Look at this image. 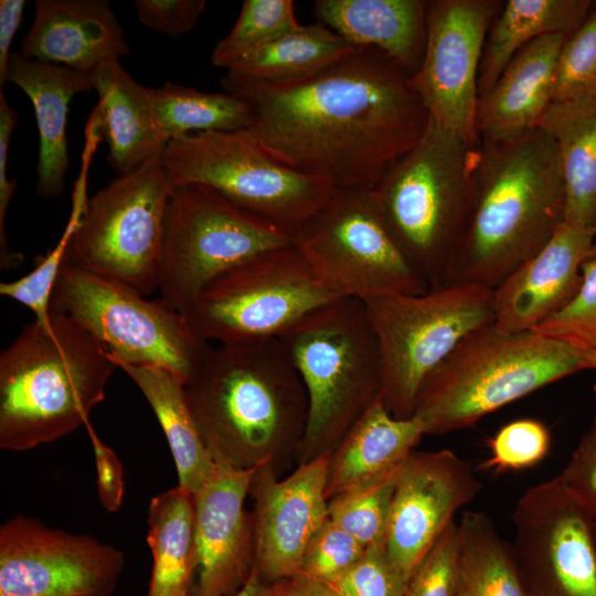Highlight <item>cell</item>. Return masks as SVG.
<instances>
[{
  "instance_id": "1",
  "label": "cell",
  "mask_w": 596,
  "mask_h": 596,
  "mask_svg": "<svg viewBox=\"0 0 596 596\" xmlns=\"http://www.w3.org/2000/svg\"><path fill=\"white\" fill-rule=\"evenodd\" d=\"M221 85L248 103L251 130L274 158L336 189L372 190L429 119L411 75L372 47L297 83Z\"/></svg>"
},
{
  "instance_id": "2",
  "label": "cell",
  "mask_w": 596,
  "mask_h": 596,
  "mask_svg": "<svg viewBox=\"0 0 596 596\" xmlns=\"http://www.w3.org/2000/svg\"><path fill=\"white\" fill-rule=\"evenodd\" d=\"M184 386L219 467L278 475L298 458L308 396L279 339L211 347Z\"/></svg>"
},
{
  "instance_id": "3",
  "label": "cell",
  "mask_w": 596,
  "mask_h": 596,
  "mask_svg": "<svg viewBox=\"0 0 596 596\" xmlns=\"http://www.w3.org/2000/svg\"><path fill=\"white\" fill-rule=\"evenodd\" d=\"M565 203L558 149L540 127L509 140H480L471 214L445 284L494 289L564 224Z\"/></svg>"
},
{
  "instance_id": "4",
  "label": "cell",
  "mask_w": 596,
  "mask_h": 596,
  "mask_svg": "<svg viewBox=\"0 0 596 596\" xmlns=\"http://www.w3.org/2000/svg\"><path fill=\"white\" fill-rule=\"evenodd\" d=\"M115 369L106 348L64 313L25 324L0 354L1 449H33L85 425Z\"/></svg>"
},
{
  "instance_id": "5",
  "label": "cell",
  "mask_w": 596,
  "mask_h": 596,
  "mask_svg": "<svg viewBox=\"0 0 596 596\" xmlns=\"http://www.w3.org/2000/svg\"><path fill=\"white\" fill-rule=\"evenodd\" d=\"M479 145L429 118L371 190L386 227L429 288L445 284L466 235Z\"/></svg>"
},
{
  "instance_id": "6",
  "label": "cell",
  "mask_w": 596,
  "mask_h": 596,
  "mask_svg": "<svg viewBox=\"0 0 596 596\" xmlns=\"http://www.w3.org/2000/svg\"><path fill=\"white\" fill-rule=\"evenodd\" d=\"M582 370L583 350L533 331L503 332L492 323L468 333L435 369L412 417L425 435L464 429Z\"/></svg>"
},
{
  "instance_id": "7",
  "label": "cell",
  "mask_w": 596,
  "mask_h": 596,
  "mask_svg": "<svg viewBox=\"0 0 596 596\" xmlns=\"http://www.w3.org/2000/svg\"><path fill=\"white\" fill-rule=\"evenodd\" d=\"M279 340L308 396L298 465L330 456L381 397L380 348L365 304L338 298L311 311Z\"/></svg>"
},
{
  "instance_id": "8",
  "label": "cell",
  "mask_w": 596,
  "mask_h": 596,
  "mask_svg": "<svg viewBox=\"0 0 596 596\" xmlns=\"http://www.w3.org/2000/svg\"><path fill=\"white\" fill-rule=\"evenodd\" d=\"M364 304L380 348L381 398L400 419L413 416L424 383L461 339L494 323L493 289L478 284H444Z\"/></svg>"
},
{
  "instance_id": "9",
  "label": "cell",
  "mask_w": 596,
  "mask_h": 596,
  "mask_svg": "<svg viewBox=\"0 0 596 596\" xmlns=\"http://www.w3.org/2000/svg\"><path fill=\"white\" fill-rule=\"evenodd\" d=\"M292 245L290 233L221 192L196 183L175 185L164 220L160 298L184 315L220 275Z\"/></svg>"
},
{
  "instance_id": "10",
  "label": "cell",
  "mask_w": 596,
  "mask_h": 596,
  "mask_svg": "<svg viewBox=\"0 0 596 596\" xmlns=\"http://www.w3.org/2000/svg\"><path fill=\"white\" fill-rule=\"evenodd\" d=\"M162 161L175 185L203 184L295 236L336 188L274 158L251 129L168 141Z\"/></svg>"
},
{
  "instance_id": "11",
  "label": "cell",
  "mask_w": 596,
  "mask_h": 596,
  "mask_svg": "<svg viewBox=\"0 0 596 596\" xmlns=\"http://www.w3.org/2000/svg\"><path fill=\"white\" fill-rule=\"evenodd\" d=\"M50 309L86 329L110 359L164 368L184 384L212 347L161 298L148 299L124 283L67 264L54 285Z\"/></svg>"
},
{
  "instance_id": "12",
  "label": "cell",
  "mask_w": 596,
  "mask_h": 596,
  "mask_svg": "<svg viewBox=\"0 0 596 596\" xmlns=\"http://www.w3.org/2000/svg\"><path fill=\"white\" fill-rule=\"evenodd\" d=\"M161 153L118 174L88 200L64 264L146 297L159 289L166 212L175 187Z\"/></svg>"
},
{
  "instance_id": "13",
  "label": "cell",
  "mask_w": 596,
  "mask_h": 596,
  "mask_svg": "<svg viewBox=\"0 0 596 596\" xmlns=\"http://www.w3.org/2000/svg\"><path fill=\"white\" fill-rule=\"evenodd\" d=\"M294 247L339 298L364 302L429 289L386 227L371 190L336 189L294 236Z\"/></svg>"
},
{
  "instance_id": "14",
  "label": "cell",
  "mask_w": 596,
  "mask_h": 596,
  "mask_svg": "<svg viewBox=\"0 0 596 596\" xmlns=\"http://www.w3.org/2000/svg\"><path fill=\"white\" fill-rule=\"evenodd\" d=\"M338 298L292 245L265 252L220 275L184 316L207 342L245 343L279 339L308 313Z\"/></svg>"
},
{
  "instance_id": "15",
  "label": "cell",
  "mask_w": 596,
  "mask_h": 596,
  "mask_svg": "<svg viewBox=\"0 0 596 596\" xmlns=\"http://www.w3.org/2000/svg\"><path fill=\"white\" fill-rule=\"evenodd\" d=\"M511 544L526 596H596L594 520L558 475L517 501Z\"/></svg>"
},
{
  "instance_id": "16",
  "label": "cell",
  "mask_w": 596,
  "mask_h": 596,
  "mask_svg": "<svg viewBox=\"0 0 596 596\" xmlns=\"http://www.w3.org/2000/svg\"><path fill=\"white\" fill-rule=\"evenodd\" d=\"M503 2L427 1L425 52L421 67L411 76L429 118L472 145L480 143L476 113L482 51Z\"/></svg>"
},
{
  "instance_id": "17",
  "label": "cell",
  "mask_w": 596,
  "mask_h": 596,
  "mask_svg": "<svg viewBox=\"0 0 596 596\" xmlns=\"http://www.w3.org/2000/svg\"><path fill=\"white\" fill-rule=\"evenodd\" d=\"M124 565L115 546L34 518L0 528V596H110Z\"/></svg>"
},
{
  "instance_id": "18",
  "label": "cell",
  "mask_w": 596,
  "mask_h": 596,
  "mask_svg": "<svg viewBox=\"0 0 596 596\" xmlns=\"http://www.w3.org/2000/svg\"><path fill=\"white\" fill-rule=\"evenodd\" d=\"M482 489L470 465L450 449H414L404 459L397 472L385 549L407 581L455 521V513Z\"/></svg>"
},
{
  "instance_id": "19",
  "label": "cell",
  "mask_w": 596,
  "mask_h": 596,
  "mask_svg": "<svg viewBox=\"0 0 596 596\" xmlns=\"http://www.w3.org/2000/svg\"><path fill=\"white\" fill-rule=\"evenodd\" d=\"M329 457L298 465L280 480L270 466L255 470L249 487L255 501L253 570L265 582L298 573L306 546L328 519Z\"/></svg>"
},
{
  "instance_id": "20",
  "label": "cell",
  "mask_w": 596,
  "mask_h": 596,
  "mask_svg": "<svg viewBox=\"0 0 596 596\" xmlns=\"http://www.w3.org/2000/svg\"><path fill=\"white\" fill-rule=\"evenodd\" d=\"M256 469L219 467L193 494L195 570L188 596H234L249 577L254 525L244 502Z\"/></svg>"
},
{
  "instance_id": "21",
  "label": "cell",
  "mask_w": 596,
  "mask_h": 596,
  "mask_svg": "<svg viewBox=\"0 0 596 596\" xmlns=\"http://www.w3.org/2000/svg\"><path fill=\"white\" fill-rule=\"evenodd\" d=\"M595 236V227L564 222L540 252L493 289L496 328L532 331L566 307L582 286V265Z\"/></svg>"
},
{
  "instance_id": "22",
  "label": "cell",
  "mask_w": 596,
  "mask_h": 596,
  "mask_svg": "<svg viewBox=\"0 0 596 596\" xmlns=\"http://www.w3.org/2000/svg\"><path fill=\"white\" fill-rule=\"evenodd\" d=\"M20 54L46 64L92 74L107 60L130 52L107 0H36Z\"/></svg>"
},
{
  "instance_id": "23",
  "label": "cell",
  "mask_w": 596,
  "mask_h": 596,
  "mask_svg": "<svg viewBox=\"0 0 596 596\" xmlns=\"http://www.w3.org/2000/svg\"><path fill=\"white\" fill-rule=\"evenodd\" d=\"M566 36L538 38L512 57L492 88L478 99L480 140H509L538 126L552 103L555 68Z\"/></svg>"
},
{
  "instance_id": "24",
  "label": "cell",
  "mask_w": 596,
  "mask_h": 596,
  "mask_svg": "<svg viewBox=\"0 0 596 596\" xmlns=\"http://www.w3.org/2000/svg\"><path fill=\"white\" fill-rule=\"evenodd\" d=\"M8 83L22 89L33 105L39 131L38 193L45 199L58 196L70 164L66 137L70 104L76 94L94 89L92 76L13 52L7 70Z\"/></svg>"
},
{
  "instance_id": "25",
  "label": "cell",
  "mask_w": 596,
  "mask_h": 596,
  "mask_svg": "<svg viewBox=\"0 0 596 596\" xmlns=\"http://www.w3.org/2000/svg\"><path fill=\"white\" fill-rule=\"evenodd\" d=\"M426 6L427 0H317L313 12L348 43L384 52L413 76L425 52Z\"/></svg>"
},
{
  "instance_id": "26",
  "label": "cell",
  "mask_w": 596,
  "mask_h": 596,
  "mask_svg": "<svg viewBox=\"0 0 596 596\" xmlns=\"http://www.w3.org/2000/svg\"><path fill=\"white\" fill-rule=\"evenodd\" d=\"M91 76L98 96L95 110L110 167L118 174L127 173L161 153L168 142L155 124L148 87L137 83L119 60L103 62Z\"/></svg>"
},
{
  "instance_id": "27",
  "label": "cell",
  "mask_w": 596,
  "mask_h": 596,
  "mask_svg": "<svg viewBox=\"0 0 596 596\" xmlns=\"http://www.w3.org/2000/svg\"><path fill=\"white\" fill-rule=\"evenodd\" d=\"M424 435L415 418H395L380 397L331 453L327 499L393 471Z\"/></svg>"
},
{
  "instance_id": "28",
  "label": "cell",
  "mask_w": 596,
  "mask_h": 596,
  "mask_svg": "<svg viewBox=\"0 0 596 596\" xmlns=\"http://www.w3.org/2000/svg\"><path fill=\"white\" fill-rule=\"evenodd\" d=\"M110 360L132 380L157 416L175 464L178 486L195 494L216 475L219 466L192 414L184 382L161 366Z\"/></svg>"
},
{
  "instance_id": "29",
  "label": "cell",
  "mask_w": 596,
  "mask_h": 596,
  "mask_svg": "<svg viewBox=\"0 0 596 596\" xmlns=\"http://www.w3.org/2000/svg\"><path fill=\"white\" fill-rule=\"evenodd\" d=\"M555 141L565 183V223L596 222V98L553 102L538 126Z\"/></svg>"
},
{
  "instance_id": "30",
  "label": "cell",
  "mask_w": 596,
  "mask_h": 596,
  "mask_svg": "<svg viewBox=\"0 0 596 596\" xmlns=\"http://www.w3.org/2000/svg\"><path fill=\"white\" fill-rule=\"evenodd\" d=\"M590 0H507L492 20L478 72V95L485 96L512 57L531 41L573 33L588 15Z\"/></svg>"
},
{
  "instance_id": "31",
  "label": "cell",
  "mask_w": 596,
  "mask_h": 596,
  "mask_svg": "<svg viewBox=\"0 0 596 596\" xmlns=\"http://www.w3.org/2000/svg\"><path fill=\"white\" fill-rule=\"evenodd\" d=\"M360 47L321 23L301 25L247 54L225 76L249 84L286 85L310 78Z\"/></svg>"
},
{
  "instance_id": "32",
  "label": "cell",
  "mask_w": 596,
  "mask_h": 596,
  "mask_svg": "<svg viewBox=\"0 0 596 596\" xmlns=\"http://www.w3.org/2000/svg\"><path fill=\"white\" fill-rule=\"evenodd\" d=\"M147 522L152 554L147 596H188L195 570L193 494L178 486L155 496Z\"/></svg>"
},
{
  "instance_id": "33",
  "label": "cell",
  "mask_w": 596,
  "mask_h": 596,
  "mask_svg": "<svg viewBox=\"0 0 596 596\" xmlns=\"http://www.w3.org/2000/svg\"><path fill=\"white\" fill-rule=\"evenodd\" d=\"M456 596H526L511 545L481 511H465L458 522Z\"/></svg>"
},
{
  "instance_id": "34",
  "label": "cell",
  "mask_w": 596,
  "mask_h": 596,
  "mask_svg": "<svg viewBox=\"0 0 596 596\" xmlns=\"http://www.w3.org/2000/svg\"><path fill=\"white\" fill-rule=\"evenodd\" d=\"M148 96L155 124L167 142L192 134L237 131L253 126L248 103L227 92L166 83L148 88Z\"/></svg>"
},
{
  "instance_id": "35",
  "label": "cell",
  "mask_w": 596,
  "mask_h": 596,
  "mask_svg": "<svg viewBox=\"0 0 596 596\" xmlns=\"http://www.w3.org/2000/svg\"><path fill=\"white\" fill-rule=\"evenodd\" d=\"M103 140L97 113L93 109L85 126V142L81 156V168L72 191V205L67 223L55 246L44 256H39L26 275L0 284V294L30 309L34 319L47 321L51 315V297L64 264L67 248L76 233L88 204V172L98 143Z\"/></svg>"
},
{
  "instance_id": "36",
  "label": "cell",
  "mask_w": 596,
  "mask_h": 596,
  "mask_svg": "<svg viewBox=\"0 0 596 596\" xmlns=\"http://www.w3.org/2000/svg\"><path fill=\"white\" fill-rule=\"evenodd\" d=\"M301 25L291 0H245L233 28L214 46L211 63L227 70L247 54Z\"/></svg>"
},
{
  "instance_id": "37",
  "label": "cell",
  "mask_w": 596,
  "mask_h": 596,
  "mask_svg": "<svg viewBox=\"0 0 596 596\" xmlns=\"http://www.w3.org/2000/svg\"><path fill=\"white\" fill-rule=\"evenodd\" d=\"M400 466L328 500L329 519L365 547L385 542Z\"/></svg>"
},
{
  "instance_id": "38",
  "label": "cell",
  "mask_w": 596,
  "mask_h": 596,
  "mask_svg": "<svg viewBox=\"0 0 596 596\" xmlns=\"http://www.w3.org/2000/svg\"><path fill=\"white\" fill-rule=\"evenodd\" d=\"M596 98V1L561 49L553 84V102Z\"/></svg>"
},
{
  "instance_id": "39",
  "label": "cell",
  "mask_w": 596,
  "mask_h": 596,
  "mask_svg": "<svg viewBox=\"0 0 596 596\" xmlns=\"http://www.w3.org/2000/svg\"><path fill=\"white\" fill-rule=\"evenodd\" d=\"M582 277L573 300L532 331L579 350H596V257L583 263Z\"/></svg>"
},
{
  "instance_id": "40",
  "label": "cell",
  "mask_w": 596,
  "mask_h": 596,
  "mask_svg": "<svg viewBox=\"0 0 596 596\" xmlns=\"http://www.w3.org/2000/svg\"><path fill=\"white\" fill-rule=\"evenodd\" d=\"M365 549L328 517L306 546L299 572L331 584L362 556Z\"/></svg>"
},
{
  "instance_id": "41",
  "label": "cell",
  "mask_w": 596,
  "mask_h": 596,
  "mask_svg": "<svg viewBox=\"0 0 596 596\" xmlns=\"http://www.w3.org/2000/svg\"><path fill=\"white\" fill-rule=\"evenodd\" d=\"M407 583L389 557L383 542L366 547L330 585L341 596H404Z\"/></svg>"
},
{
  "instance_id": "42",
  "label": "cell",
  "mask_w": 596,
  "mask_h": 596,
  "mask_svg": "<svg viewBox=\"0 0 596 596\" xmlns=\"http://www.w3.org/2000/svg\"><path fill=\"white\" fill-rule=\"evenodd\" d=\"M549 429L535 419H517L504 425L491 439L486 468L523 469L541 461L550 449Z\"/></svg>"
},
{
  "instance_id": "43",
  "label": "cell",
  "mask_w": 596,
  "mask_h": 596,
  "mask_svg": "<svg viewBox=\"0 0 596 596\" xmlns=\"http://www.w3.org/2000/svg\"><path fill=\"white\" fill-rule=\"evenodd\" d=\"M458 523L453 521L411 576L404 596H456Z\"/></svg>"
},
{
  "instance_id": "44",
  "label": "cell",
  "mask_w": 596,
  "mask_h": 596,
  "mask_svg": "<svg viewBox=\"0 0 596 596\" xmlns=\"http://www.w3.org/2000/svg\"><path fill=\"white\" fill-rule=\"evenodd\" d=\"M134 4L143 25L171 38L190 32L206 7L204 0H136Z\"/></svg>"
},
{
  "instance_id": "45",
  "label": "cell",
  "mask_w": 596,
  "mask_h": 596,
  "mask_svg": "<svg viewBox=\"0 0 596 596\" xmlns=\"http://www.w3.org/2000/svg\"><path fill=\"white\" fill-rule=\"evenodd\" d=\"M15 124L17 114L3 93H0V268L2 272L15 268L23 263L22 254L9 248L6 233L7 212L17 187V181L8 178V151Z\"/></svg>"
},
{
  "instance_id": "46",
  "label": "cell",
  "mask_w": 596,
  "mask_h": 596,
  "mask_svg": "<svg viewBox=\"0 0 596 596\" xmlns=\"http://www.w3.org/2000/svg\"><path fill=\"white\" fill-rule=\"evenodd\" d=\"M94 449L97 489L100 503L109 511H117L124 497V470L116 454L97 436L89 421L84 425Z\"/></svg>"
},
{
  "instance_id": "47",
  "label": "cell",
  "mask_w": 596,
  "mask_h": 596,
  "mask_svg": "<svg viewBox=\"0 0 596 596\" xmlns=\"http://www.w3.org/2000/svg\"><path fill=\"white\" fill-rule=\"evenodd\" d=\"M558 477L570 494L596 522V462L573 453Z\"/></svg>"
},
{
  "instance_id": "48",
  "label": "cell",
  "mask_w": 596,
  "mask_h": 596,
  "mask_svg": "<svg viewBox=\"0 0 596 596\" xmlns=\"http://www.w3.org/2000/svg\"><path fill=\"white\" fill-rule=\"evenodd\" d=\"M24 7V0L0 1V93L7 84L11 44L21 24Z\"/></svg>"
},
{
  "instance_id": "49",
  "label": "cell",
  "mask_w": 596,
  "mask_h": 596,
  "mask_svg": "<svg viewBox=\"0 0 596 596\" xmlns=\"http://www.w3.org/2000/svg\"><path fill=\"white\" fill-rule=\"evenodd\" d=\"M277 596H341L330 584L296 573L276 582Z\"/></svg>"
},
{
  "instance_id": "50",
  "label": "cell",
  "mask_w": 596,
  "mask_h": 596,
  "mask_svg": "<svg viewBox=\"0 0 596 596\" xmlns=\"http://www.w3.org/2000/svg\"><path fill=\"white\" fill-rule=\"evenodd\" d=\"M594 402H595V414L592 419L589 428L581 437L574 454L578 457L596 462V382L593 386Z\"/></svg>"
},
{
  "instance_id": "51",
  "label": "cell",
  "mask_w": 596,
  "mask_h": 596,
  "mask_svg": "<svg viewBox=\"0 0 596 596\" xmlns=\"http://www.w3.org/2000/svg\"><path fill=\"white\" fill-rule=\"evenodd\" d=\"M234 596H277L276 583H267L252 570L244 586Z\"/></svg>"
},
{
  "instance_id": "52",
  "label": "cell",
  "mask_w": 596,
  "mask_h": 596,
  "mask_svg": "<svg viewBox=\"0 0 596 596\" xmlns=\"http://www.w3.org/2000/svg\"><path fill=\"white\" fill-rule=\"evenodd\" d=\"M584 366L596 370V350H583Z\"/></svg>"
},
{
  "instance_id": "53",
  "label": "cell",
  "mask_w": 596,
  "mask_h": 596,
  "mask_svg": "<svg viewBox=\"0 0 596 596\" xmlns=\"http://www.w3.org/2000/svg\"><path fill=\"white\" fill-rule=\"evenodd\" d=\"M595 233H596V222H595ZM592 257H596V236H595V240H594V243L587 254V258H592Z\"/></svg>"
},
{
  "instance_id": "54",
  "label": "cell",
  "mask_w": 596,
  "mask_h": 596,
  "mask_svg": "<svg viewBox=\"0 0 596 596\" xmlns=\"http://www.w3.org/2000/svg\"><path fill=\"white\" fill-rule=\"evenodd\" d=\"M594 541L596 546V522L594 521Z\"/></svg>"
}]
</instances>
